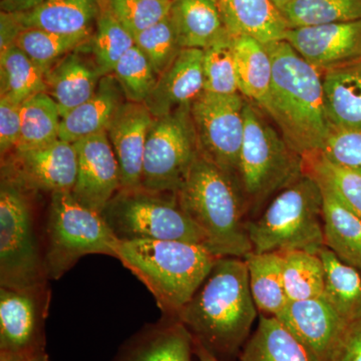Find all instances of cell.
<instances>
[{"label":"cell","instance_id":"obj_39","mask_svg":"<svg viewBox=\"0 0 361 361\" xmlns=\"http://www.w3.org/2000/svg\"><path fill=\"white\" fill-rule=\"evenodd\" d=\"M114 16L135 37L165 20L173 0H106Z\"/></svg>","mask_w":361,"mask_h":361},{"label":"cell","instance_id":"obj_17","mask_svg":"<svg viewBox=\"0 0 361 361\" xmlns=\"http://www.w3.org/2000/svg\"><path fill=\"white\" fill-rule=\"evenodd\" d=\"M154 120L146 104L127 101L106 129L120 167L121 189L141 188L145 149Z\"/></svg>","mask_w":361,"mask_h":361},{"label":"cell","instance_id":"obj_34","mask_svg":"<svg viewBox=\"0 0 361 361\" xmlns=\"http://www.w3.org/2000/svg\"><path fill=\"white\" fill-rule=\"evenodd\" d=\"M283 280L288 301L323 296L325 268L319 254L307 251L283 252Z\"/></svg>","mask_w":361,"mask_h":361},{"label":"cell","instance_id":"obj_9","mask_svg":"<svg viewBox=\"0 0 361 361\" xmlns=\"http://www.w3.org/2000/svg\"><path fill=\"white\" fill-rule=\"evenodd\" d=\"M102 216L122 242L161 240L205 245L203 233L180 208L176 194L121 189Z\"/></svg>","mask_w":361,"mask_h":361},{"label":"cell","instance_id":"obj_47","mask_svg":"<svg viewBox=\"0 0 361 361\" xmlns=\"http://www.w3.org/2000/svg\"><path fill=\"white\" fill-rule=\"evenodd\" d=\"M44 350V349H42ZM0 350V361H32L39 351Z\"/></svg>","mask_w":361,"mask_h":361},{"label":"cell","instance_id":"obj_13","mask_svg":"<svg viewBox=\"0 0 361 361\" xmlns=\"http://www.w3.org/2000/svg\"><path fill=\"white\" fill-rule=\"evenodd\" d=\"M78 175L71 194L82 205L103 212L121 190L120 167L106 130L73 142Z\"/></svg>","mask_w":361,"mask_h":361},{"label":"cell","instance_id":"obj_11","mask_svg":"<svg viewBox=\"0 0 361 361\" xmlns=\"http://www.w3.org/2000/svg\"><path fill=\"white\" fill-rule=\"evenodd\" d=\"M245 104L241 94L224 96L204 92L191 106L201 155L238 185Z\"/></svg>","mask_w":361,"mask_h":361},{"label":"cell","instance_id":"obj_2","mask_svg":"<svg viewBox=\"0 0 361 361\" xmlns=\"http://www.w3.org/2000/svg\"><path fill=\"white\" fill-rule=\"evenodd\" d=\"M272 59L269 97L263 109L285 141L304 159L322 153L330 125L323 78L286 40L266 44Z\"/></svg>","mask_w":361,"mask_h":361},{"label":"cell","instance_id":"obj_36","mask_svg":"<svg viewBox=\"0 0 361 361\" xmlns=\"http://www.w3.org/2000/svg\"><path fill=\"white\" fill-rule=\"evenodd\" d=\"M289 28L361 20V0H291L281 9Z\"/></svg>","mask_w":361,"mask_h":361},{"label":"cell","instance_id":"obj_31","mask_svg":"<svg viewBox=\"0 0 361 361\" xmlns=\"http://www.w3.org/2000/svg\"><path fill=\"white\" fill-rule=\"evenodd\" d=\"M47 92L45 73L16 44L0 51V97L23 104Z\"/></svg>","mask_w":361,"mask_h":361},{"label":"cell","instance_id":"obj_41","mask_svg":"<svg viewBox=\"0 0 361 361\" xmlns=\"http://www.w3.org/2000/svg\"><path fill=\"white\" fill-rule=\"evenodd\" d=\"M135 44L146 54L158 77L182 49L170 16L135 35Z\"/></svg>","mask_w":361,"mask_h":361},{"label":"cell","instance_id":"obj_33","mask_svg":"<svg viewBox=\"0 0 361 361\" xmlns=\"http://www.w3.org/2000/svg\"><path fill=\"white\" fill-rule=\"evenodd\" d=\"M134 45V37L118 23L104 0L92 39L82 49L90 52L104 77L113 73L116 63Z\"/></svg>","mask_w":361,"mask_h":361},{"label":"cell","instance_id":"obj_42","mask_svg":"<svg viewBox=\"0 0 361 361\" xmlns=\"http://www.w3.org/2000/svg\"><path fill=\"white\" fill-rule=\"evenodd\" d=\"M320 155L361 176V132L330 128Z\"/></svg>","mask_w":361,"mask_h":361},{"label":"cell","instance_id":"obj_37","mask_svg":"<svg viewBox=\"0 0 361 361\" xmlns=\"http://www.w3.org/2000/svg\"><path fill=\"white\" fill-rule=\"evenodd\" d=\"M203 73L204 92L224 96L240 94L229 32L203 49Z\"/></svg>","mask_w":361,"mask_h":361},{"label":"cell","instance_id":"obj_10","mask_svg":"<svg viewBox=\"0 0 361 361\" xmlns=\"http://www.w3.org/2000/svg\"><path fill=\"white\" fill-rule=\"evenodd\" d=\"M199 155L191 106L156 118L147 139L141 188L177 193Z\"/></svg>","mask_w":361,"mask_h":361},{"label":"cell","instance_id":"obj_30","mask_svg":"<svg viewBox=\"0 0 361 361\" xmlns=\"http://www.w3.org/2000/svg\"><path fill=\"white\" fill-rule=\"evenodd\" d=\"M325 268L322 298L345 322L361 318V273L327 247L319 251Z\"/></svg>","mask_w":361,"mask_h":361},{"label":"cell","instance_id":"obj_14","mask_svg":"<svg viewBox=\"0 0 361 361\" xmlns=\"http://www.w3.org/2000/svg\"><path fill=\"white\" fill-rule=\"evenodd\" d=\"M307 63L327 71L361 59V20L289 28L285 39Z\"/></svg>","mask_w":361,"mask_h":361},{"label":"cell","instance_id":"obj_22","mask_svg":"<svg viewBox=\"0 0 361 361\" xmlns=\"http://www.w3.org/2000/svg\"><path fill=\"white\" fill-rule=\"evenodd\" d=\"M221 18L232 37H253L262 44L284 40L288 25L271 0H218Z\"/></svg>","mask_w":361,"mask_h":361},{"label":"cell","instance_id":"obj_43","mask_svg":"<svg viewBox=\"0 0 361 361\" xmlns=\"http://www.w3.org/2000/svg\"><path fill=\"white\" fill-rule=\"evenodd\" d=\"M21 104L0 97V151L1 157L11 154L18 146L21 132Z\"/></svg>","mask_w":361,"mask_h":361},{"label":"cell","instance_id":"obj_28","mask_svg":"<svg viewBox=\"0 0 361 361\" xmlns=\"http://www.w3.org/2000/svg\"><path fill=\"white\" fill-rule=\"evenodd\" d=\"M239 92L264 109L272 84V59L267 47L253 37H232Z\"/></svg>","mask_w":361,"mask_h":361},{"label":"cell","instance_id":"obj_21","mask_svg":"<svg viewBox=\"0 0 361 361\" xmlns=\"http://www.w3.org/2000/svg\"><path fill=\"white\" fill-rule=\"evenodd\" d=\"M126 102L115 75H104L92 97L61 118L59 139L73 144L106 130Z\"/></svg>","mask_w":361,"mask_h":361},{"label":"cell","instance_id":"obj_46","mask_svg":"<svg viewBox=\"0 0 361 361\" xmlns=\"http://www.w3.org/2000/svg\"><path fill=\"white\" fill-rule=\"evenodd\" d=\"M47 0H1V11L7 13H23L32 11Z\"/></svg>","mask_w":361,"mask_h":361},{"label":"cell","instance_id":"obj_7","mask_svg":"<svg viewBox=\"0 0 361 361\" xmlns=\"http://www.w3.org/2000/svg\"><path fill=\"white\" fill-rule=\"evenodd\" d=\"M11 176L0 182V285L18 290L47 289L44 252L40 249L32 196Z\"/></svg>","mask_w":361,"mask_h":361},{"label":"cell","instance_id":"obj_3","mask_svg":"<svg viewBox=\"0 0 361 361\" xmlns=\"http://www.w3.org/2000/svg\"><path fill=\"white\" fill-rule=\"evenodd\" d=\"M178 202L203 233L205 246L217 257L245 258L253 252L238 183L203 155L194 161L178 190Z\"/></svg>","mask_w":361,"mask_h":361},{"label":"cell","instance_id":"obj_29","mask_svg":"<svg viewBox=\"0 0 361 361\" xmlns=\"http://www.w3.org/2000/svg\"><path fill=\"white\" fill-rule=\"evenodd\" d=\"M249 286L261 314L278 317L288 304L283 280V254L254 253L245 257Z\"/></svg>","mask_w":361,"mask_h":361},{"label":"cell","instance_id":"obj_20","mask_svg":"<svg viewBox=\"0 0 361 361\" xmlns=\"http://www.w3.org/2000/svg\"><path fill=\"white\" fill-rule=\"evenodd\" d=\"M103 75L82 47L71 52L45 73L47 94L58 104L61 118L96 92Z\"/></svg>","mask_w":361,"mask_h":361},{"label":"cell","instance_id":"obj_4","mask_svg":"<svg viewBox=\"0 0 361 361\" xmlns=\"http://www.w3.org/2000/svg\"><path fill=\"white\" fill-rule=\"evenodd\" d=\"M218 258L201 244L161 240L120 241L116 254L153 294L163 315L173 318L200 288Z\"/></svg>","mask_w":361,"mask_h":361},{"label":"cell","instance_id":"obj_51","mask_svg":"<svg viewBox=\"0 0 361 361\" xmlns=\"http://www.w3.org/2000/svg\"><path fill=\"white\" fill-rule=\"evenodd\" d=\"M211 1H213L214 4H218V0H211Z\"/></svg>","mask_w":361,"mask_h":361},{"label":"cell","instance_id":"obj_6","mask_svg":"<svg viewBox=\"0 0 361 361\" xmlns=\"http://www.w3.org/2000/svg\"><path fill=\"white\" fill-rule=\"evenodd\" d=\"M304 173L302 157L291 149L283 135L262 118L253 104L246 103L238 180L247 212L258 209Z\"/></svg>","mask_w":361,"mask_h":361},{"label":"cell","instance_id":"obj_25","mask_svg":"<svg viewBox=\"0 0 361 361\" xmlns=\"http://www.w3.org/2000/svg\"><path fill=\"white\" fill-rule=\"evenodd\" d=\"M322 78L330 125L361 132V59L325 71Z\"/></svg>","mask_w":361,"mask_h":361},{"label":"cell","instance_id":"obj_23","mask_svg":"<svg viewBox=\"0 0 361 361\" xmlns=\"http://www.w3.org/2000/svg\"><path fill=\"white\" fill-rule=\"evenodd\" d=\"M104 0H47L23 13H13L21 27L61 35L92 32Z\"/></svg>","mask_w":361,"mask_h":361},{"label":"cell","instance_id":"obj_5","mask_svg":"<svg viewBox=\"0 0 361 361\" xmlns=\"http://www.w3.org/2000/svg\"><path fill=\"white\" fill-rule=\"evenodd\" d=\"M246 227L254 253H319L325 247L320 183L305 171L277 193L260 217L247 221Z\"/></svg>","mask_w":361,"mask_h":361},{"label":"cell","instance_id":"obj_27","mask_svg":"<svg viewBox=\"0 0 361 361\" xmlns=\"http://www.w3.org/2000/svg\"><path fill=\"white\" fill-rule=\"evenodd\" d=\"M240 361H318L310 349L274 316L261 314Z\"/></svg>","mask_w":361,"mask_h":361},{"label":"cell","instance_id":"obj_32","mask_svg":"<svg viewBox=\"0 0 361 361\" xmlns=\"http://www.w3.org/2000/svg\"><path fill=\"white\" fill-rule=\"evenodd\" d=\"M61 123V111L49 94L40 92L30 97L21 104L20 137L14 149L25 151L56 141Z\"/></svg>","mask_w":361,"mask_h":361},{"label":"cell","instance_id":"obj_44","mask_svg":"<svg viewBox=\"0 0 361 361\" xmlns=\"http://www.w3.org/2000/svg\"><path fill=\"white\" fill-rule=\"evenodd\" d=\"M331 361H361V318L346 324Z\"/></svg>","mask_w":361,"mask_h":361},{"label":"cell","instance_id":"obj_24","mask_svg":"<svg viewBox=\"0 0 361 361\" xmlns=\"http://www.w3.org/2000/svg\"><path fill=\"white\" fill-rule=\"evenodd\" d=\"M318 182L323 196L325 247L361 273V218L329 185Z\"/></svg>","mask_w":361,"mask_h":361},{"label":"cell","instance_id":"obj_26","mask_svg":"<svg viewBox=\"0 0 361 361\" xmlns=\"http://www.w3.org/2000/svg\"><path fill=\"white\" fill-rule=\"evenodd\" d=\"M170 16L182 49H206L228 33L211 0H173Z\"/></svg>","mask_w":361,"mask_h":361},{"label":"cell","instance_id":"obj_12","mask_svg":"<svg viewBox=\"0 0 361 361\" xmlns=\"http://www.w3.org/2000/svg\"><path fill=\"white\" fill-rule=\"evenodd\" d=\"M1 172L35 193L71 192L77 180V151L73 142L61 139L39 148L14 149L2 157Z\"/></svg>","mask_w":361,"mask_h":361},{"label":"cell","instance_id":"obj_1","mask_svg":"<svg viewBox=\"0 0 361 361\" xmlns=\"http://www.w3.org/2000/svg\"><path fill=\"white\" fill-rule=\"evenodd\" d=\"M257 310L245 258L219 257L177 319L195 341L221 360L244 348Z\"/></svg>","mask_w":361,"mask_h":361},{"label":"cell","instance_id":"obj_15","mask_svg":"<svg viewBox=\"0 0 361 361\" xmlns=\"http://www.w3.org/2000/svg\"><path fill=\"white\" fill-rule=\"evenodd\" d=\"M47 289L18 290L0 287V350L45 349Z\"/></svg>","mask_w":361,"mask_h":361},{"label":"cell","instance_id":"obj_50","mask_svg":"<svg viewBox=\"0 0 361 361\" xmlns=\"http://www.w3.org/2000/svg\"><path fill=\"white\" fill-rule=\"evenodd\" d=\"M271 1L274 4V6H276L279 11H281V9L283 8L286 4H288L291 0H271Z\"/></svg>","mask_w":361,"mask_h":361},{"label":"cell","instance_id":"obj_16","mask_svg":"<svg viewBox=\"0 0 361 361\" xmlns=\"http://www.w3.org/2000/svg\"><path fill=\"white\" fill-rule=\"evenodd\" d=\"M318 361H331L348 322L322 297L289 301L278 316Z\"/></svg>","mask_w":361,"mask_h":361},{"label":"cell","instance_id":"obj_35","mask_svg":"<svg viewBox=\"0 0 361 361\" xmlns=\"http://www.w3.org/2000/svg\"><path fill=\"white\" fill-rule=\"evenodd\" d=\"M92 33L61 35L37 28H23L14 44L25 51L45 73L61 59L89 42Z\"/></svg>","mask_w":361,"mask_h":361},{"label":"cell","instance_id":"obj_45","mask_svg":"<svg viewBox=\"0 0 361 361\" xmlns=\"http://www.w3.org/2000/svg\"><path fill=\"white\" fill-rule=\"evenodd\" d=\"M0 27H1L0 51H2L14 44L23 27L16 20L13 13H4V11L0 14Z\"/></svg>","mask_w":361,"mask_h":361},{"label":"cell","instance_id":"obj_48","mask_svg":"<svg viewBox=\"0 0 361 361\" xmlns=\"http://www.w3.org/2000/svg\"><path fill=\"white\" fill-rule=\"evenodd\" d=\"M194 353L198 357L199 361H222L217 356L204 348L201 343L194 341Z\"/></svg>","mask_w":361,"mask_h":361},{"label":"cell","instance_id":"obj_49","mask_svg":"<svg viewBox=\"0 0 361 361\" xmlns=\"http://www.w3.org/2000/svg\"><path fill=\"white\" fill-rule=\"evenodd\" d=\"M32 361H49V356H47V353H45V349L37 353V355L35 356Z\"/></svg>","mask_w":361,"mask_h":361},{"label":"cell","instance_id":"obj_18","mask_svg":"<svg viewBox=\"0 0 361 361\" xmlns=\"http://www.w3.org/2000/svg\"><path fill=\"white\" fill-rule=\"evenodd\" d=\"M204 92L203 49H182L145 102L154 118L191 106Z\"/></svg>","mask_w":361,"mask_h":361},{"label":"cell","instance_id":"obj_40","mask_svg":"<svg viewBox=\"0 0 361 361\" xmlns=\"http://www.w3.org/2000/svg\"><path fill=\"white\" fill-rule=\"evenodd\" d=\"M305 171L329 185L361 218V176L317 155L304 160Z\"/></svg>","mask_w":361,"mask_h":361},{"label":"cell","instance_id":"obj_19","mask_svg":"<svg viewBox=\"0 0 361 361\" xmlns=\"http://www.w3.org/2000/svg\"><path fill=\"white\" fill-rule=\"evenodd\" d=\"M194 338L177 318L164 316L126 342L113 361H192Z\"/></svg>","mask_w":361,"mask_h":361},{"label":"cell","instance_id":"obj_38","mask_svg":"<svg viewBox=\"0 0 361 361\" xmlns=\"http://www.w3.org/2000/svg\"><path fill=\"white\" fill-rule=\"evenodd\" d=\"M127 101L144 104L158 80L151 61L137 47L126 52L113 71Z\"/></svg>","mask_w":361,"mask_h":361},{"label":"cell","instance_id":"obj_8","mask_svg":"<svg viewBox=\"0 0 361 361\" xmlns=\"http://www.w3.org/2000/svg\"><path fill=\"white\" fill-rule=\"evenodd\" d=\"M45 240L44 267L49 280L63 277L90 254L116 258L120 245L102 214L82 205L71 192L51 195Z\"/></svg>","mask_w":361,"mask_h":361}]
</instances>
